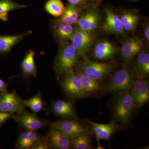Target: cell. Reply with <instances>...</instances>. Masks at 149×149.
Segmentation results:
<instances>
[{"label": "cell", "mask_w": 149, "mask_h": 149, "mask_svg": "<svg viewBox=\"0 0 149 149\" xmlns=\"http://www.w3.org/2000/svg\"><path fill=\"white\" fill-rule=\"evenodd\" d=\"M8 83L0 79V92L1 93H6L8 92Z\"/></svg>", "instance_id": "obj_32"}, {"label": "cell", "mask_w": 149, "mask_h": 149, "mask_svg": "<svg viewBox=\"0 0 149 149\" xmlns=\"http://www.w3.org/2000/svg\"><path fill=\"white\" fill-rule=\"evenodd\" d=\"M78 67V70L97 81L104 79L113 70V67L110 63L93 61L86 57H83Z\"/></svg>", "instance_id": "obj_4"}, {"label": "cell", "mask_w": 149, "mask_h": 149, "mask_svg": "<svg viewBox=\"0 0 149 149\" xmlns=\"http://www.w3.org/2000/svg\"><path fill=\"white\" fill-rule=\"evenodd\" d=\"M78 56L71 44H66L59 51L54 68L58 76L66 74L73 70L78 62Z\"/></svg>", "instance_id": "obj_3"}, {"label": "cell", "mask_w": 149, "mask_h": 149, "mask_svg": "<svg viewBox=\"0 0 149 149\" xmlns=\"http://www.w3.org/2000/svg\"><path fill=\"white\" fill-rule=\"evenodd\" d=\"M133 97L135 108H141L148 101L149 87L148 82L146 79H136L129 91Z\"/></svg>", "instance_id": "obj_8"}, {"label": "cell", "mask_w": 149, "mask_h": 149, "mask_svg": "<svg viewBox=\"0 0 149 149\" xmlns=\"http://www.w3.org/2000/svg\"><path fill=\"white\" fill-rule=\"evenodd\" d=\"M117 52L116 48L108 41L100 42L93 50V58L98 60H107L113 57Z\"/></svg>", "instance_id": "obj_17"}, {"label": "cell", "mask_w": 149, "mask_h": 149, "mask_svg": "<svg viewBox=\"0 0 149 149\" xmlns=\"http://www.w3.org/2000/svg\"><path fill=\"white\" fill-rule=\"evenodd\" d=\"M50 125L51 128H56L72 139L81 133L87 132L81 123L74 120H57L51 123Z\"/></svg>", "instance_id": "obj_9"}, {"label": "cell", "mask_w": 149, "mask_h": 149, "mask_svg": "<svg viewBox=\"0 0 149 149\" xmlns=\"http://www.w3.org/2000/svg\"><path fill=\"white\" fill-rule=\"evenodd\" d=\"M22 102L25 107L29 108L35 113L39 112L45 108V103L40 93Z\"/></svg>", "instance_id": "obj_27"}, {"label": "cell", "mask_w": 149, "mask_h": 149, "mask_svg": "<svg viewBox=\"0 0 149 149\" xmlns=\"http://www.w3.org/2000/svg\"><path fill=\"white\" fill-rule=\"evenodd\" d=\"M88 123L98 139L108 140L119 128L114 120L107 124H100L91 120L88 121Z\"/></svg>", "instance_id": "obj_15"}, {"label": "cell", "mask_w": 149, "mask_h": 149, "mask_svg": "<svg viewBox=\"0 0 149 149\" xmlns=\"http://www.w3.org/2000/svg\"><path fill=\"white\" fill-rule=\"evenodd\" d=\"M143 48L142 41L138 38L133 37L124 40L121 49V59L125 63L131 61Z\"/></svg>", "instance_id": "obj_11"}, {"label": "cell", "mask_w": 149, "mask_h": 149, "mask_svg": "<svg viewBox=\"0 0 149 149\" xmlns=\"http://www.w3.org/2000/svg\"><path fill=\"white\" fill-rule=\"evenodd\" d=\"M35 55L34 51L29 50L22 62L21 69L25 76H35L37 74V68L35 62Z\"/></svg>", "instance_id": "obj_21"}, {"label": "cell", "mask_w": 149, "mask_h": 149, "mask_svg": "<svg viewBox=\"0 0 149 149\" xmlns=\"http://www.w3.org/2000/svg\"><path fill=\"white\" fill-rule=\"evenodd\" d=\"M76 72L80 77L83 91L86 97L95 93L100 89V86L98 81L93 80L79 70H77Z\"/></svg>", "instance_id": "obj_22"}, {"label": "cell", "mask_w": 149, "mask_h": 149, "mask_svg": "<svg viewBox=\"0 0 149 149\" xmlns=\"http://www.w3.org/2000/svg\"><path fill=\"white\" fill-rule=\"evenodd\" d=\"M100 14L94 9H90L79 16L77 27L88 32H93L97 29L100 23Z\"/></svg>", "instance_id": "obj_12"}, {"label": "cell", "mask_w": 149, "mask_h": 149, "mask_svg": "<svg viewBox=\"0 0 149 149\" xmlns=\"http://www.w3.org/2000/svg\"><path fill=\"white\" fill-rule=\"evenodd\" d=\"M52 109L54 113L58 116L72 118L76 117L74 104L70 100L56 101L52 104Z\"/></svg>", "instance_id": "obj_16"}, {"label": "cell", "mask_w": 149, "mask_h": 149, "mask_svg": "<svg viewBox=\"0 0 149 149\" xmlns=\"http://www.w3.org/2000/svg\"><path fill=\"white\" fill-rule=\"evenodd\" d=\"M47 137L50 148L57 149L72 148L73 139L56 128L51 127Z\"/></svg>", "instance_id": "obj_13"}, {"label": "cell", "mask_w": 149, "mask_h": 149, "mask_svg": "<svg viewBox=\"0 0 149 149\" xmlns=\"http://www.w3.org/2000/svg\"><path fill=\"white\" fill-rule=\"evenodd\" d=\"M72 148L74 149L91 148V139L88 132L81 133L73 138Z\"/></svg>", "instance_id": "obj_29"}, {"label": "cell", "mask_w": 149, "mask_h": 149, "mask_svg": "<svg viewBox=\"0 0 149 149\" xmlns=\"http://www.w3.org/2000/svg\"><path fill=\"white\" fill-rule=\"evenodd\" d=\"M15 116L12 113L0 111V126L9 119L15 118Z\"/></svg>", "instance_id": "obj_31"}, {"label": "cell", "mask_w": 149, "mask_h": 149, "mask_svg": "<svg viewBox=\"0 0 149 149\" xmlns=\"http://www.w3.org/2000/svg\"><path fill=\"white\" fill-rule=\"evenodd\" d=\"M69 3L74 6H78L83 4L86 0H68Z\"/></svg>", "instance_id": "obj_33"}, {"label": "cell", "mask_w": 149, "mask_h": 149, "mask_svg": "<svg viewBox=\"0 0 149 149\" xmlns=\"http://www.w3.org/2000/svg\"><path fill=\"white\" fill-rule=\"evenodd\" d=\"M123 27L125 31H133L136 29L139 20V16L130 11L123 12L120 17Z\"/></svg>", "instance_id": "obj_23"}, {"label": "cell", "mask_w": 149, "mask_h": 149, "mask_svg": "<svg viewBox=\"0 0 149 149\" xmlns=\"http://www.w3.org/2000/svg\"><path fill=\"white\" fill-rule=\"evenodd\" d=\"M144 35L147 41H149V24H147L144 29Z\"/></svg>", "instance_id": "obj_34"}, {"label": "cell", "mask_w": 149, "mask_h": 149, "mask_svg": "<svg viewBox=\"0 0 149 149\" xmlns=\"http://www.w3.org/2000/svg\"><path fill=\"white\" fill-rule=\"evenodd\" d=\"M135 67L138 72L143 76L149 74V54L144 52H141L137 55Z\"/></svg>", "instance_id": "obj_26"}, {"label": "cell", "mask_w": 149, "mask_h": 149, "mask_svg": "<svg viewBox=\"0 0 149 149\" xmlns=\"http://www.w3.org/2000/svg\"><path fill=\"white\" fill-rule=\"evenodd\" d=\"M135 108L134 100L130 92L120 93L116 98L113 105V118L121 123H127Z\"/></svg>", "instance_id": "obj_2"}, {"label": "cell", "mask_w": 149, "mask_h": 149, "mask_svg": "<svg viewBox=\"0 0 149 149\" xmlns=\"http://www.w3.org/2000/svg\"><path fill=\"white\" fill-rule=\"evenodd\" d=\"M135 79L132 69L127 65L116 72L107 84L106 89L107 92L123 93L130 91Z\"/></svg>", "instance_id": "obj_1"}, {"label": "cell", "mask_w": 149, "mask_h": 149, "mask_svg": "<svg viewBox=\"0 0 149 149\" xmlns=\"http://www.w3.org/2000/svg\"><path fill=\"white\" fill-rule=\"evenodd\" d=\"M25 7L26 6L17 3L13 0H0V19L7 21L8 12Z\"/></svg>", "instance_id": "obj_25"}, {"label": "cell", "mask_w": 149, "mask_h": 149, "mask_svg": "<svg viewBox=\"0 0 149 149\" xmlns=\"http://www.w3.org/2000/svg\"><path fill=\"white\" fill-rule=\"evenodd\" d=\"M106 17L103 24V29L106 32L116 35H125V30L119 16L109 8L105 10Z\"/></svg>", "instance_id": "obj_14"}, {"label": "cell", "mask_w": 149, "mask_h": 149, "mask_svg": "<svg viewBox=\"0 0 149 149\" xmlns=\"http://www.w3.org/2000/svg\"><path fill=\"white\" fill-rule=\"evenodd\" d=\"M65 9L61 0H49L46 3L45 9L51 15L58 17L63 13Z\"/></svg>", "instance_id": "obj_28"}, {"label": "cell", "mask_w": 149, "mask_h": 149, "mask_svg": "<svg viewBox=\"0 0 149 149\" xmlns=\"http://www.w3.org/2000/svg\"><path fill=\"white\" fill-rule=\"evenodd\" d=\"M95 36L93 32H88L76 27L71 38V45L75 49L78 56H84L91 49Z\"/></svg>", "instance_id": "obj_5"}, {"label": "cell", "mask_w": 149, "mask_h": 149, "mask_svg": "<svg viewBox=\"0 0 149 149\" xmlns=\"http://www.w3.org/2000/svg\"><path fill=\"white\" fill-rule=\"evenodd\" d=\"M54 29L57 37L62 41L71 40L75 30L72 24L61 22H56Z\"/></svg>", "instance_id": "obj_24"}, {"label": "cell", "mask_w": 149, "mask_h": 149, "mask_svg": "<svg viewBox=\"0 0 149 149\" xmlns=\"http://www.w3.org/2000/svg\"><path fill=\"white\" fill-rule=\"evenodd\" d=\"M61 85L66 95L72 98H83L86 97L80 77L73 70L65 74Z\"/></svg>", "instance_id": "obj_6"}, {"label": "cell", "mask_w": 149, "mask_h": 149, "mask_svg": "<svg viewBox=\"0 0 149 149\" xmlns=\"http://www.w3.org/2000/svg\"><path fill=\"white\" fill-rule=\"evenodd\" d=\"M30 32L14 35H0V54L8 53L14 46L19 42Z\"/></svg>", "instance_id": "obj_19"}, {"label": "cell", "mask_w": 149, "mask_h": 149, "mask_svg": "<svg viewBox=\"0 0 149 149\" xmlns=\"http://www.w3.org/2000/svg\"><path fill=\"white\" fill-rule=\"evenodd\" d=\"M40 137L36 131L25 129L19 134L17 141V148L21 149H31Z\"/></svg>", "instance_id": "obj_18"}, {"label": "cell", "mask_w": 149, "mask_h": 149, "mask_svg": "<svg viewBox=\"0 0 149 149\" xmlns=\"http://www.w3.org/2000/svg\"><path fill=\"white\" fill-rule=\"evenodd\" d=\"M25 108L22 100L15 91L0 93V111L18 113Z\"/></svg>", "instance_id": "obj_7"}, {"label": "cell", "mask_w": 149, "mask_h": 149, "mask_svg": "<svg viewBox=\"0 0 149 149\" xmlns=\"http://www.w3.org/2000/svg\"><path fill=\"white\" fill-rule=\"evenodd\" d=\"M17 114L15 118L20 126L25 130L36 131L47 125L45 120L38 117L34 113L23 111Z\"/></svg>", "instance_id": "obj_10"}, {"label": "cell", "mask_w": 149, "mask_h": 149, "mask_svg": "<svg viewBox=\"0 0 149 149\" xmlns=\"http://www.w3.org/2000/svg\"><path fill=\"white\" fill-rule=\"evenodd\" d=\"M80 16V10L77 6L69 3L65 7L63 13L56 20V22L73 24L77 23Z\"/></svg>", "instance_id": "obj_20"}, {"label": "cell", "mask_w": 149, "mask_h": 149, "mask_svg": "<svg viewBox=\"0 0 149 149\" xmlns=\"http://www.w3.org/2000/svg\"><path fill=\"white\" fill-rule=\"evenodd\" d=\"M50 146L47 137H41L31 148V149H47L50 148Z\"/></svg>", "instance_id": "obj_30"}]
</instances>
